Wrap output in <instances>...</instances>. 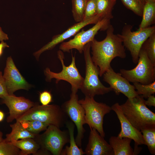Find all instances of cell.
<instances>
[{
  "label": "cell",
  "instance_id": "1",
  "mask_svg": "<svg viewBox=\"0 0 155 155\" xmlns=\"http://www.w3.org/2000/svg\"><path fill=\"white\" fill-rule=\"evenodd\" d=\"M105 38L101 41L95 38L91 42L92 60L99 68V76L111 67L112 60L116 57L124 59L126 57L125 47L117 34L114 33V28L110 24L107 29Z\"/></svg>",
  "mask_w": 155,
  "mask_h": 155
},
{
  "label": "cell",
  "instance_id": "2",
  "mask_svg": "<svg viewBox=\"0 0 155 155\" xmlns=\"http://www.w3.org/2000/svg\"><path fill=\"white\" fill-rule=\"evenodd\" d=\"M141 95L128 98L120 105L125 117L132 125L140 131L148 127H155V114L148 109Z\"/></svg>",
  "mask_w": 155,
  "mask_h": 155
},
{
  "label": "cell",
  "instance_id": "3",
  "mask_svg": "<svg viewBox=\"0 0 155 155\" xmlns=\"http://www.w3.org/2000/svg\"><path fill=\"white\" fill-rule=\"evenodd\" d=\"M90 42L85 45L83 50L85 76L80 89L85 96L94 98L96 95H103L113 90L104 86L99 80V68L93 62L90 54Z\"/></svg>",
  "mask_w": 155,
  "mask_h": 155
},
{
  "label": "cell",
  "instance_id": "4",
  "mask_svg": "<svg viewBox=\"0 0 155 155\" xmlns=\"http://www.w3.org/2000/svg\"><path fill=\"white\" fill-rule=\"evenodd\" d=\"M67 117L61 107L58 105L35 104L16 121L37 120L60 128L65 125Z\"/></svg>",
  "mask_w": 155,
  "mask_h": 155
},
{
  "label": "cell",
  "instance_id": "5",
  "mask_svg": "<svg viewBox=\"0 0 155 155\" xmlns=\"http://www.w3.org/2000/svg\"><path fill=\"white\" fill-rule=\"evenodd\" d=\"M58 58L60 61L62 67L61 71L59 73H55L51 71L47 67L44 70V74L47 81L51 82L52 79H56V83L58 84L61 80L69 83L71 86L72 92L77 93L80 89L83 84L84 78L80 74L75 64V56L72 55V61L70 64L66 66L64 61V55L62 51L57 52Z\"/></svg>",
  "mask_w": 155,
  "mask_h": 155
},
{
  "label": "cell",
  "instance_id": "6",
  "mask_svg": "<svg viewBox=\"0 0 155 155\" xmlns=\"http://www.w3.org/2000/svg\"><path fill=\"white\" fill-rule=\"evenodd\" d=\"M78 101L85 111L86 124L90 128L96 129L101 136L104 137V117L112 110L111 107L105 103L96 101L92 97L85 96L84 98Z\"/></svg>",
  "mask_w": 155,
  "mask_h": 155
},
{
  "label": "cell",
  "instance_id": "7",
  "mask_svg": "<svg viewBox=\"0 0 155 155\" xmlns=\"http://www.w3.org/2000/svg\"><path fill=\"white\" fill-rule=\"evenodd\" d=\"M132 28L131 25H125L121 34L117 35L125 47L130 51L133 63L137 64L142 46L145 41L155 32V26H150L135 31H132Z\"/></svg>",
  "mask_w": 155,
  "mask_h": 155
},
{
  "label": "cell",
  "instance_id": "8",
  "mask_svg": "<svg viewBox=\"0 0 155 155\" xmlns=\"http://www.w3.org/2000/svg\"><path fill=\"white\" fill-rule=\"evenodd\" d=\"M137 66L131 70L121 69L120 73L129 82L144 84L152 83L155 80V65L141 48L139 54Z\"/></svg>",
  "mask_w": 155,
  "mask_h": 155
},
{
  "label": "cell",
  "instance_id": "9",
  "mask_svg": "<svg viewBox=\"0 0 155 155\" xmlns=\"http://www.w3.org/2000/svg\"><path fill=\"white\" fill-rule=\"evenodd\" d=\"M45 131L37 135V142L43 149L49 151L53 155H61L64 146L69 142L68 131H62L56 126L50 125Z\"/></svg>",
  "mask_w": 155,
  "mask_h": 155
},
{
  "label": "cell",
  "instance_id": "10",
  "mask_svg": "<svg viewBox=\"0 0 155 155\" xmlns=\"http://www.w3.org/2000/svg\"><path fill=\"white\" fill-rule=\"evenodd\" d=\"M110 24V20L102 19L88 30L86 31L82 30L76 34L73 39L62 42L60 46L59 49L63 52L69 53L70 50L75 49L82 53L85 45L94 39L95 36L98 31L106 30Z\"/></svg>",
  "mask_w": 155,
  "mask_h": 155
},
{
  "label": "cell",
  "instance_id": "11",
  "mask_svg": "<svg viewBox=\"0 0 155 155\" xmlns=\"http://www.w3.org/2000/svg\"><path fill=\"white\" fill-rule=\"evenodd\" d=\"M78 101L77 93L71 92L70 99L65 102L61 107L67 116L75 125L77 134L75 141L78 146L81 147L82 140L85 132L83 127L84 125L86 124L85 112Z\"/></svg>",
  "mask_w": 155,
  "mask_h": 155
},
{
  "label": "cell",
  "instance_id": "12",
  "mask_svg": "<svg viewBox=\"0 0 155 155\" xmlns=\"http://www.w3.org/2000/svg\"><path fill=\"white\" fill-rule=\"evenodd\" d=\"M3 76L9 95L20 89L28 90L30 85L21 74L16 66L11 57L7 59Z\"/></svg>",
  "mask_w": 155,
  "mask_h": 155
},
{
  "label": "cell",
  "instance_id": "13",
  "mask_svg": "<svg viewBox=\"0 0 155 155\" xmlns=\"http://www.w3.org/2000/svg\"><path fill=\"white\" fill-rule=\"evenodd\" d=\"M103 80L108 84L109 87L117 95L121 93L128 98H134L138 95L134 85H131L121 74L115 72L111 67L103 75Z\"/></svg>",
  "mask_w": 155,
  "mask_h": 155
},
{
  "label": "cell",
  "instance_id": "14",
  "mask_svg": "<svg viewBox=\"0 0 155 155\" xmlns=\"http://www.w3.org/2000/svg\"><path fill=\"white\" fill-rule=\"evenodd\" d=\"M101 18L97 15L91 18L84 20L70 27L61 34L54 36L51 41L35 52L34 55L38 60L40 55L44 52L52 49L59 44L65 40L75 35L81 29L89 24H95Z\"/></svg>",
  "mask_w": 155,
  "mask_h": 155
},
{
  "label": "cell",
  "instance_id": "15",
  "mask_svg": "<svg viewBox=\"0 0 155 155\" xmlns=\"http://www.w3.org/2000/svg\"><path fill=\"white\" fill-rule=\"evenodd\" d=\"M1 103L5 104L9 108V115L7 118L8 123L16 120L35 104L24 97H17L14 95H8L1 98Z\"/></svg>",
  "mask_w": 155,
  "mask_h": 155
},
{
  "label": "cell",
  "instance_id": "16",
  "mask_svg": "<svg viewBox=\"0 0 155 155\" xmlns=\"http://www.w3.org/2000/svg\"><path fill=\"white\" fill-rule=\"evenodd\" d=\"M111 108L116 113L121 124V129L117 136L130 138L134 141L135 145H145L142 133L134 127L125 117L119 104H114Z\"/></svg>",
  "mask_w": 155,
  "mask_h": 155
},
{
  "label": "cell",
  "instance_id": "17",
  "mask_svg": "<svg viewBox=\"0 0 155 155\" xmlns=\"http://www.w3.org/2000/svg\"><path fill=\"white\" fill-rule=\"evenodd\" d=\"M88 141L85 150L87 155H114L109 144L95 129L90 127Z\"/></svg>",
  "mask_w": 155,
  "mask_h": 155
},
{
  "label": "cell",
  "instance_id": "18",
  "mask_svg": "<svg viewBox=\"0 0 155 155\" xmlns=\"http://www.w3.org/2000/svg\"><path fill=\"white\" fill-rule=\"evenodd\" d=\"M132 140L127 137L111 136L109 143L113 150L114 155H133V150L130 146Z\"/></svg>",
  "mask_w": 155,
  "mask_h": 155
},
{
  "label": "cell",
  "instance_id": "19",
  "mask_svg": "<svg viewBox=\"0 0 155 155\" xmlns=\"http://www.w3.org/2000/svg\"><path fill=\"white\" fill-rule=\"evenodd\" d=\"M10 126L12 129L11 131L9 133L6 135V138L4 139L7 142L13 143L20 139L27 138H34L37 135L29 131L18 121L13 124L10 125Z\"/></svg>",
  "mask_w": 155,
  "mask_h": 155
},
{
  "label": "cell",
  "instance_id": "20",
  "mask_svg": "<svg viewBox=\"0 0 155 155\" xmlns=\"http://www.w3.org/2000/svg\"><path fill=\"white\" fill-rule=\"evenodd\" d=\"M68 129L69 136V146H67L63 149L62 155H83L85 154L81 148H79L77 145L74 137L75 124L71 121H67L65 123Z\"/></svg>",
  "mask_w": 155,
  "mask_h": 155
},
{
  "label": "cell",
  "instance_id": "21",
  "mask_svg": "<svg viewBox=\"0 0 155 155\" xmlns=\"http://www.w3.org/2000/svg\"><path fill=\"white\" fill-rule=\"evenodd\" d=\"M12 143L20 150V155L35 154L40 148L38 143L31 138L21 139Z\"/></svg>",
  "mask_w": 155,
  "mask_h": 155
},
{
  "label": "cell",
  "instance_id": "22",
  "mask_svg": "<svg viewBox=\"0 0 155 155\" xmlns=\"http://www.w3.org/2000/svg\"><path fill=\"white\" fill-rule=\"evenodd\" d=\"M142 18L138 30L150 26L155 22V2H146L142 13Z\"/></svg>",
  "mask_w": 155,
  "mask_h": 155
},
{
  "label": "cell",
  "instance_id": "23",
  "mask_svg": "<svg viewBox=\"0 0 155 155\" xmlns=\"http://www.w3.org/2000/svg\"><path fill=\"white\" fill-rule=\"evenodd\" d=\"M116 0H96L97 15L101 18H113L112 11Z\"/></svg>",
  "mask_w": 155,
  "mask_h": 155
},
{
  "label": "cell",
  "instance_id": "24",
  "mask_svg": "<svg viewBox=\"0 0 155 155\" xmlns=\"http://www.w3.org/2000/svg\"><path fill=\"white\" fill-rule=\"evenodd\" d=\"M88 0H72V12L75 21L78 23L84 20Z\"/></svg>",
  "mask_w": 155,
  "mask_h": 155
},
{
  "label": "cell",
  "instance_id": "25",
  "mask_svg": "<svg viewBox=\"0 0 155 155\" xmlns=\"http://www.w3.org/2000/svg\"><path fill=\"white\" fill-rule=\"evenodd\" d=\"M22 126L30 133L36 135L45 130L49 124L37 120L23 121L19 122Z\"/></svg>",
  "mask_w": 155,
  "mask_h": 155
},
{
  "label": "cell",
  "instance_id": "26",
  "mask_svg": "<svg viewBox=\"0 0 155 155\" xmlns=\"http://www.w3.org/2000/svg\"><path fill=\"white\" fill-rule=\"evenodd\" d=\"M145 145H146L150 153L155 154V127L144 129L141 131Z\"/></svg>",
  "mask_w": 155,
  "mask_h": 155
},
{
  "label": "cell",
  "instance_id": "27",
  "mask_svg": "<svg viewBox=\"0 0 155 155\" xmlns=\"http://www.w3.org/2000/svg\"><path fill=\"white\" fill-rule=\"evenodd\" d=\"M133 84L138 95H141L144 98H147L149 96L154 95L155 93V81L147 84H144L138 82Z\"/></svg>",
  "mask_w": 155,
  "mask_h": 155
},
{
  "label": "cell",
  "instance_id": "28",
  "mask_svg": "<svg viewBox=\"0 0 155 155\" xmlns=\"http://www.w3.org/2000/svg\"><path fill=\"white\" fill-rule=\"evenodd\" d=\"M153 64L155 65V32L144 43L142 47Z\"/></svg>",
  "mask_w": 155,
  "mask_h": 155
},
{
  "label": "cell",
  "instance_id": "29",
  "mask_svg": "<svg viewBox=\"0 0 155 155\" xmlns=\"http://www.w3.org/2000/svg\"><path fill=\"white\" fill-rule=\"evenodd\" d=\"M125 6L136 15L142 17L145 3L144 0H121Z\"/></svg>",
  "mask_w": 155,
  "mask_h": 155
},
{
  "label": "cell",
  "instance_id": "30",
  "mask_svg": "<svg viewBox=\"0 0 155 155\" xmlns=\"http://www.w3.org/2000/svg\"><path fill=\"white\" fill-rule=\"evenodd\" d=\"M20 150L12 142L4 140L0 142V155H20Z\"/></svg>",
  "mask_w": 155,
  "mask_h": 155
},
{
  "label": "cell",
  "instance_id": "31",
  "mask_svg": "<svg viewBox=\"0 0 155 155\" xmlns=\"http://www.w3.org/2000/svg\"><path fill=\"white\" fill-rule=\"evenodd\" d=\"M97 15L96 0H88L85 8L84 20Z\"/></svg>",
  "mask_w": 155,
  "mask_h": 155
},
{
  "label": "cell",
  "instance_id": "32",
  "mask_svg": "<svg viewBox=\"0 0 155 155\" xmlns=\"http://www.w3.org/2000/svg\"><path fill=\"white\" fill-rule=\"evenodd\" d=\"M39 100L42 105H49L52 101V96L50 92L45 90L40 92Z\"/></svg>",
  "mask_w": 155,
  "mask_h": 155
},
{
  "label": "cell",
  "instance_id": "33",
  "mask_svg": "<svg viewBox=\"0 0 155 155\" xmlns=\"http://www.w3.org/2000/svg\"><path fill=\"white\" fill-rule=\"evenodd\" d=\"M8 95L2 72L0 71V98H3Z\"/></svg>",
  "mask_w": 155,
  "mask_h": 155
},
{
  "label": "cell",
  "instance_id": "34",
  "mask_svg": "<svg viewBox=\"0 0 155 155\" xmlns=\"http://www.w3.org/2000/svg\"><path fill=\"white\" fill-rule=\"evenodd\" d=\"M147 100L145 101L146 105L149 106H155V97L154 95H152L148 97Z\"/></svg>",
  "mask_w": 155,
  "mask_h": 155
},
{
  "label": "cell",
  "instance_id": "35",
  "mask_svg": "<svg viewBox=\"0 0 155 155\" xmlns=\"http://www.w3.org/2000/svg\"><path fill=\"white\" fill-rule=\"evenodd\" d=\"M8 39L7 35L2 31L1 28L0 27V41L1 42Z\"/></svg>",
  "mask_w": 155,
  "mask_h": 155
},
{
  "label": "cell",
  "instance_id": "36",
  "mask_svg": "<svg viewBox=\"0 0 155 155\" xmlns=\"http://www.w3.org/2000/svg\"><path fill=\"white\" fill-rule=\"evenodd\" d=\"M9 46L7 44L1 41L0 43V57L2 55L3 49L6 47H8Z\"/></svg>",
  "mask_w": 155,
  "mask_h": 155
},
{
  "label": "cell",
  "instance_id": "37",
  "mask_svg": "<svg viewBox=\"0 0 155 155\" xmlns=\"http://www.w3.org/2000/svg\"><path fill=\"white\" fill-rule=\"evenodd\" d=\"M5 117L4 113L0 110V122L2 121L4 119Z\"/></svg>",
  "mask_w": 155,
  "mask_h": 155
},
{
  "label": "cell",
  "instance_id": "38",
  "mask_svg": "<svg viewBox=\"0 0 155 155\" xmlns=\"http://www.w3.org/2000/svg\"><path fill=\"white\" fill-rule=\"evenodd\" d=\"M3 133L0 131V142H2L3 140L2 137Z\"/></svg>",
  "mask_w": 155,
  "mask_h": 155
},
{
  "label": "cell",
  "instance_id": "39",
  "mask_svg": "<svg viewBox=\"0 0 155 155\" xmlns=\"http://www.w3.org/2000/svg\"><path fill=\"white\" fill-rule=\"evenodd\" d=\"M145 2H155V0H144Z\"/></svg>",
  "mask_w": 155,
  "mask_h": 155
},
{
  "label": "cell",
  "instance_id": "40",
  "mask_svg": "<svg viewBox=\"0 0 155 155\" xmlns=\"http://www.w3.org/2000/svg\"></svg>",
  "mask_w": 155,
  "mask_h": 155
}]
</instances>
